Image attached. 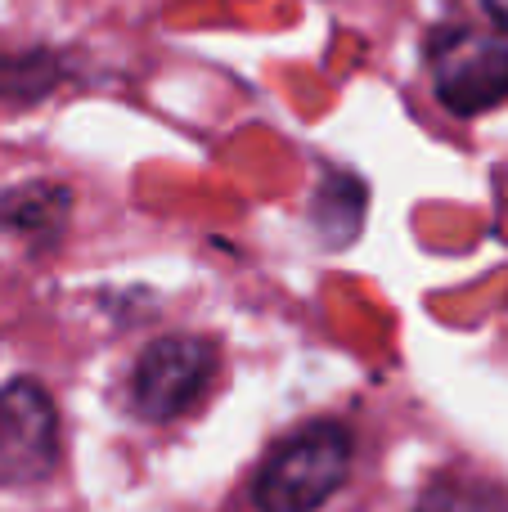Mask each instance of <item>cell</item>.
<instances>
[{"mask_svg":"<svg viewBox=\"0 0 508 512\" xmlns=\"http://www.w3.org/2000/svg\"><path fill=\"white\" fill-rule=\"evenodd\" d=\"M356 441L342 423L315 418L288 432L261 459L252 481V504L261 512H315L347 486Z\"/></svg>","mask_w":508,"mask_h":512,"instance_id":"cell-1","label":"cell"},{"mask_svg":"<svg viewBox=\"0 0 508 512\" xmlns=\"http://www.w3.org/2000/svg\"><path fill=\"white\" fill-rule=\"evenodd\" d=\"M428 72L437 99L459 117L491 113L508 99V36L446 23L428 36Z\"/></svg>","mask_w":508,"mask_h":512,"instance_id":"cell-2","label":"cell"},{"mask_svg":"<svg viewBox=\"0 0 508 512\" xmlns=\"http://www.w3.org/2000/svg\"><path fill=\"white\" fill-rule=\"evenodd\" d=\"M216 378V346L207 337L171 333L149 342V351L140 355L131 373V400L135 414L149 423H171L185 409H194L203 400V391Z\"/></svg>","mask_w":508,"mask_h":512,"instance_id":"cell-3","label":"cell"},{"mask_svg":"<svg viewBox=\"0 0 508 512\" xmlns=\"http://www.w3.org/2000/svg\"><path fill=\"white\" fill-rule=\"evenodd\" d=\"M59 463V409L32 378L0 387V486H36Z\"/></svg>","mask_w":508,"mask_h":512,"instance_id":"cell-4","label":"cell"},{"mask_svg":"<svg viewBox=\"0 0 508 512\" xmlns=\"http://www.w3.org/2000/svg\"><path fill=\"white\" fill-rule=\"evenodd\" d=\"M72 216V189L59 180H23V185L0 194V230L27 239L36 252L54 248L68 230Z\"/></svg>","mask_w":508,"mask_h":512,"instance_id":"cell-5","label":"cell"},{"mask_svg":"<svg viewBox=\"0 0 508 512\" xmlns=\"http://www.w3.org/2000/svg\"><path fill=\"white\" fill-rule=\"evenodd\" d=\"M365 207H369L365 180L351 176V171H329L320 194H315V203H311V221H315V230H320L324 243L342 248V243L356 239L360 221H365Z\"/></svg>","mask_w":508,"mask_h":512,"instance_id":"cell-6","label":"cell"},{"mask_svg":"<svg viewBox=\"0 0 508 512\" xmlns=\"http://www.w3.org/2000/svg\"><path fill=\"white\" fill-rule=\"evenodd\" d=\"M68 81V68L54 50L32 45V50H0V99L5 104H36L54 86Z\"/></svg>","mask_w":508,"mask_h":512,"instance_id":"cell-7","label":"cell"},{"mask_svg":"<svg viewBox=\"0 0 508 512\" xmlns=\"http://www.w3.org/2000/svg\"><path fill=\"white\" fill-rule=\"evenodd\" d=\"M414 512H508V504H500L495 495H482L473 486H437L419 499Z\"/></svg>","mask_w":508,"mask_h":512,"instance_id":"cell-8","label":"cell"},{"mask_svg":"<svg viewBox=\"0 0 508 512\" xmlns=\"http://www.w3.org/2000/svg\"><path fill=\"white\" fill-rule=\"evenodd\" d=\"M482 5H486V14H491L495 23H500L504 32H508V0H482Z\"/></svg>","mask_w":508,"mask_h":512,"instance_id":"cell-9","label":"cell"}]
</instances>
